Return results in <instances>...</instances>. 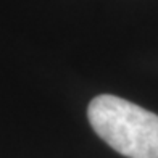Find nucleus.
<instances>
[{"label":"nucleus","instance_id":"obj_1","mask_svg":"<svg viewBox=\"0 0 158 158\" xmlns=\"http://www.w3.org/2000/svg\"><path fill=\"white\" fill-rule=\"evenodd\" d=\"M87 116L94 131L127 158H158V116L114 95H98Z\"/></svg>","mask_w":158,"mask_h":158}]
</instances>
